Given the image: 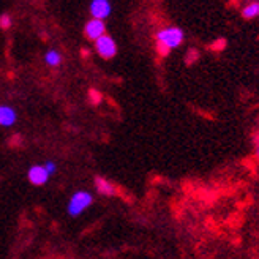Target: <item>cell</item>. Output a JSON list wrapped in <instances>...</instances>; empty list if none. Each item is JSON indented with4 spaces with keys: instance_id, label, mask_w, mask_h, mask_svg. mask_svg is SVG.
Segmentation results:
<instances>
[{
    "instance_id": "cell-11",
    "label": "cell",
    "mask_w": 259,
    "mask_h": 259,
    "mask_svg": "<svg viewBox=\"0 0 259 259\" xmlns=\"http://www.w3.org/2000/svg\"><path fill=\"white\" fill-rule=\"evenodd\" d=\"M11 25H13V19H11V16L8 15V13L0 15V27H2L4 30H8Z\"/></svg>"
},
{
    "instance_id": "cell-10",
    "label": "cell",
    "mask_w": 259,
    "mask_h": 259,
    "mask_svg": "<svg viewBox=\"0 0 259 259\" xmlns=\"http://www.w3.org/2000/svg\"><path fill=\"white\" fill-rule=\"evenodd\" d=\"M242 16L245 19H253L259 16V2H251L250 5H247L242 10Z\"/></svg>"
},
{
    "instance_id": "cell-5",
    "label": "cell",
    "mask_w": 259,
    "mask_h": 259,
    "mask_svg": "<svg viewBox=\"0 0 259 259\" xmlns=\"http://www.w3.org/2000/svg\"><path fill=\"white\" fill-rule=\"evenodd\" d=\"M84 32H85V36L89 40L92 41H97L103 35H106V25H105V21H98V19H90L85 27H84Z\"/></svg>"
},
{
    "instance_id": "cell-9",
    "label": "cell",
    "mask_w": 259,
    "mask_h": 259,
    "mask_svg": "<svg viewBox=\"0 0 259 259\" xmlns=\"http://www.w3.org/2000/svg\"><path fill=\"white\" fill-rule=\"evenodd\" d=\"M45 62L49 65V67H59L62 63V54L57 49H49L45 54Z\"/></svg>"
},
{
    "instance_id": "cell-12",
    "label": "cell",
    "mask_w": 259,
    "mask_h": 259,
    "mask_svg": "<svg viewBox=\"0 0 259 259\" xmlns=\"http://www.w3.org/2000/svg\"><path fill=\"white\" fill-rule=\"evenodd\" d=\"M43 167H45L46 172H48L49 176L56 174V171H57V164H56L54 161H46V163L43 164Z\"/></svg>"
},
{
    "instance_id": "cell-2",
    "label": "cell",
    "mask_w": 259,
    "mask_h": 259,
    "mask_svg": "<svg viewBox=\"0 0 259 259\" xmlns=\"http://www.w3.org/2000/svg\"><path fill=\"white\" fill-rule=\"evenodd\" d=\"M92 202H94V196L89 191H85V190L74 191L73 196L68 201V207H67L68 215L70 217H79V215H82L89 209V207L92 205Z\"/></svg>"
},
{
    "instance_id": "cell-13",
    "label": "cell",
    "mask_w": 259,
    "mask_h": 259,
    "mask_svg": "<svg viewBox=\"0 0 259 259\" xmlns=\"http://www.w3.org/2000/svg\"><path fill=\"white\" fill-rule=\"evenodd\" d=\"M89 97H90V100H92L94 105H98V103L101 101V95L97 92V90H90V92H89Z\"/></svg>"
},
{
    "instance_id": "cell-1",
    "label": "cell",
    "mask_w": 259,
    "mask_h": 259,
    "mask_svg": "<svg viewBox=\"0 0 259 259\" xmlns=\"http://www.w3.org/2000/svg\"><path fill=\"white\" fill-rule=\"evenodd\" d=\"M185 33L179 27H167L157 33V49L161 56H166L171 49L179 48L184 43Z\"/></svg>"
},
{
    "instance_id": "cell-7",
    "label": "cell",
    "mask_w": 259,
    "mask_h": 259,
    "mask_svg": "<svg viewBox=\"0 0 259 259\" xmlns=\"http://www.w3.org/2000/svg\"><path fill=\"white\" fill-rule=\"evenodd\" d=\"M18 120V112L8 105H0V126H13Z\"/></svg>"
},
{
    "instance_id": "cell-4",
    "label": "cell",
    "mask_w": 259,
    "mask_h": 259,
    "mask_svg": "<svg viewBox=\"0 0 259 259\" xmlns=\"http://www.w3.org/2000/svg\"><path fill=\"white\" fill-rule=\"evenodd\" d=\"M89 11L92 15V19L105 21L112 13V7L108 0H92L89 5Z\"/></svg>"
},
{
    "instance_id": "cell-3",
    "label": "cell",
    "mask_w": 259,
    "mask_h": 259,
    "mask_svg": "<svg viewBox=\"0 0 259 259\" xmlns=\"http://www.w3.org/2000/svg\"><path fill=\"white\" fill-rule=\"evenodd\" d=\"M95 49L100 57L103 59H112L117 54V45L109 35H103L100 40L95 41Z\"/></svg>"
},
{
    "instance_id": "cell-14",
    "label": "cell",
    "mask_w": 259,
    "mask_h": 259,
    "mask_svg": "<svg viewBox=\"0 0 259 259\" xmlns=\"http://www.w3.org/2000/svg\"><path fill=\"white\" fill-rule=\"evenodd\" d=\"M256 157H257V158H259V146H257V147H256Z\"/></svg>"
},
{
    "instance_id": "cell-8",
    "label": "cell",
    "mask_w": 259,
    "mask_h": 259,
    "mask_svg": "<svg viewBox=\"0 0 259 259\" xmlns=\"http://www.w3.org/2000/svg\"><path fill=\"white\" fill-rule=\"evenodd\" d=\"M95 188L100 194H105V196H114L117 193V188L112 185V182H109L105 177H95Z\"/></svg>"
},
{
    "instance_id": "cell-6",
    "label": "cell",
    "mask_w": 259,
    "mask_h": 259,
    "mask_svg": "<svg viewBox=\"0 0 259 259\" xmlns=\"http://www.w3.org/2000/svg\"><path fill=\"white\" fill-rule=\"evenodd\" d=\"M27 177H29V180H30V184H32V185L40 187V185H45V184L48 182V179H49L51 176L46 172V169L43 167V164H41V166H40V164H35V166H32L30 169H29Z\"/></svg>"
}]
</instances>
